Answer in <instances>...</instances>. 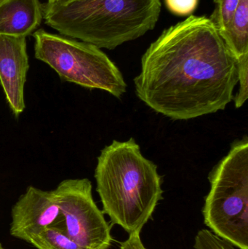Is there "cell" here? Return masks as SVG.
Here are the masks:
<instances>
[{"label":"cell","mask_w":248,"mask_h":249,"mask_svg":"<svg viewBox=\"0 0 248 249\" xmlns=\"http://www.w3.org/2000/svg\"><path fill=\"white\" fill-rule=\"evenodd\" d=\"M0 249H7L4 248V247H3L2 244H1V243H0Z\"/></svg>","instance_id":"e0dca14e"},{"label":"cell","mask_w":248,"mask_h":249,"mask_svg":"<svg viewBox=\"0 0 248 249\" xmlns=\"http://www.w3.org/2000/svg\"><path fill=\"white\" fill-rule=\"evenodd\" d=\"M87 178L61 181L54 190L66 232L84 249H108L112 244L111 226L93 200Z\"/></svg>","instance_id":"8992f818"},{"label":"cell","mask_w":248,"mask_h":249,"mask_svg":"<svg viewBox=\"0 0 248 249\" xmlns=\"http://www.w3.org/2000/svg\"><path fill=\"white\" fill-rule=\"evenodd\" d=\"M136 96L157 113L188 121L224 110L238 84L235 57L206 16L165 29L141 58Z\"/></svg>","instance_id":"6da1fadb"},{"label":"cell","mask_w":248,"mask_h":249,"mask_svg":"<svg viewBox=\"0 0 248 249\" xmlns=\"http://www.w3.org/2000/svg\"><path fill=\"white\" fill-rule=\"evenodd\" d=\"M215 7L210 16L218 32L225 29L235 13L240 0H214Z\"/></svg>","instance_id":"7c38bea8"},{"label":"cell","mask_w":248,"mask_h":249,"mask_svg":"<svg viewBox=\"0 0 248 249\" xmlns=\"http://www.w3.org/2000/svg\"><path fill=\"white\" fill-rule=\"evenodd\" d=\"M167 10L179 16H189L196 10L199 0H165Z\"/></svg>","instance_id":"9a60e30c"},{"label":"cell","mask_w":248,"mask_h":249,"mask_svg":"<svg viewBox=\"0 0 248 249\" xmlns=\"http://www.w3.org/2000/svg\"><path fill=\"white\" fill-rule=\"evenodd\" d=\"M235 247L206 229L201 230L198 232L194 244L195 249H237Z\"/></svg>","instance_id":"4fadbf2b"},{"label":"cell","mask_w":248,"mask_h":249,"mask_svg":"<svg viewBox=\"0 0 248 249\" xmlns=\"http://www.w3.org/2000/svg\"><path fill=\"white\" fill-rule=\"evenodd\" d=\"M28 243L37 249H84L68 236L64 228L56 225L31 237Z\"/></svg>","instance_id":"8fae6325"},{"label":"cell","mask_w":248,"mask_h":249,"mask_svg":"<svg viewBox=\"0 0 248 249\" xmlns=\"http://www.w3.org/2000/svg\"><path fill=\"white\" fill-rule=\"evenodd\" d=\"M48 1H55V0H48Z\"/></svg>","instance_id":"ac0fdd59"},{"label":"cell","mask_w":248,"mask_h":249,"mask_svg":"<svg viewBox=\"0 0 248 249\" xmlns=\"http://www.w3.org/2000/svg\"><path fill=\"white\" fill-rule=\"evenodd\" d=\"M160 0H55L42 4L45 24L62 36L114 50L154 29Z\"/></svg>","instance_id":"3957f363"},{"label":"cell","mask_w":248,"mask_h":249,"mask_svg":"<svg viewBox=\"0 0 248 249\" xmlns=\"http://www.w3.org/2000/svg\"><path fill=\"white\" fill-rule=\"evenodd\" d=\"M119 249H147L144 247L140 237V233H135L129 235V238L124 242L121 243Z\"/></svg>","instance_id":"2e32d148"},{"label":"cell","mask_w":248,"mask_h":249,"mask_svg":"<svg viewBox=\"0 0 248 249\" xmlns=\"http://www.w3.org/2000/svg\"><path fill=\"white\" fill-rule=\"evenodd\" d=\"M34 56L63 80L104 90L117 99L127 91L120 70L100 48L87 42L38 29L33 34Z\"/></svg>","instance_id":"5b68a950"},{"label":"cell","mask_w":248,"mask_h":249,"mask_svg":"<svg viewBox=\"0 0 248 249\" xmlns=\"http://www.w3.org/2000/svg\"><path fill=\"white\" fill-rule=\"evenodd\" d=\"M238 70V92L234 96L235 107L239 109L246 103L248 98V54L237 60Z\"/></svg>","instance_id":"5bb4252c"},{"label":"cell","mask_w":248,"mask_h":249,"mask_svg":"<svg viewBox=\"0 0 248 249\" xmlns=\"http://www.w3.org/2000/svg\"><path fill=\"white\" fill-rule=\"evenodd\" d=\"M103 213L129 235L141 233L163 200L162 177L133 138L114 140L100 151L95 170Z\"/></svg>","instance_id":"7a4b0ae2"},{"label":"cell","mask_w":248,"mask_h":249,"mask_svg":"<svg viewBox=\"0 0 248 249\" xmlns=\"http://www.w3.org/2000/svg\"><path fill=\"white\" fill-rule=\"evenodd\" d=\"M211 190L202 209L215 235L248 249V139L234 141L208 176Z\"/></svg>","instance_id":"277c9868"},{"label":"cell","mask_w":248,"mask_h":249,"mask_svg":"<svg viewBox=\"0 0 248 249\" xmlns=\"http://www.w3.org/2000/svg\"><path fill=\"white\" fill-rule=\"evenodd\" d=\"M43 19L39 0H0V35L27 37Z\"/></svg>","instance_id":"9c48e42d"},{"label":"cell","mask_w":248,"mask_h":249,"mask_svg":"<svg viewBox=\"0 0 248 249\" xmlns=\"http://www.w3.org/2000/svg\"><path fill=\"white\" fill-rule=\"evenodd\" d=\"M29 70L26 37L0 35V84L16 117L26 108L24 87Z\"/></svg>","instance_id":"ba28073f"},{"label":"cell","mask_w":248,"mask_h":249,"mask_svg":"<svg viewBox=\"0 0 248 249\" xmlns=\"http://www.w3.org/2000/svg\"><path fill=\"white\" fill-rule=\"evenodd\" d=\"M11 217L10 235L28 242L61 217L55 192L29 186L12 208Z\"/></svg>","instance_id":"52a82bcc"},{"label":"cell","mask_w":248,"mask_h":249,"mask_svg":"<svg viewBox=\"0 0 248 249\" xmlns=\"http://www.w3.org/2000/svg\"><path fill=\"white\" fill-rule=\"evenodd\" d=\"M236 59L248 54V0H240L229 24L219 32Z\"/></svg>","instance_id":"30bf717a"}]
</instances>
